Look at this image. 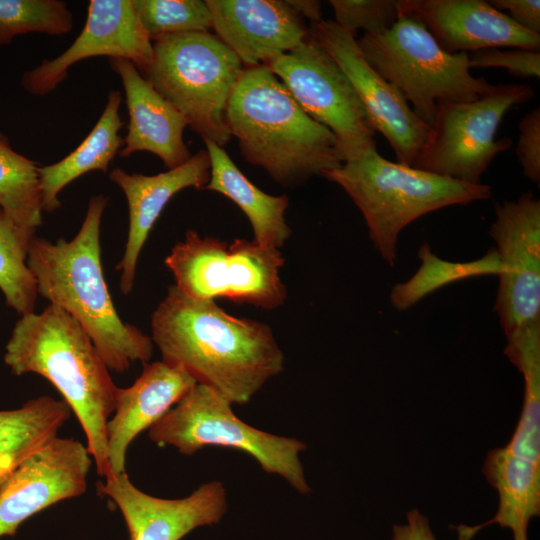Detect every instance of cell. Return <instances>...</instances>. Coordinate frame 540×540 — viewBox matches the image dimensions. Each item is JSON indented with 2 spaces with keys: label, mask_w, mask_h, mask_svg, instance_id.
<instances>
[{
  "label": "cell",
  "mask_w": 540,
  "mask_h": 540,
  "mask_svg": "<svg viewBox=\"0 0 540 540\" xmlns=\"http://www.w3.org/2000/svg\"><path fill=\"white\" fill-rule=\"evenodd\" d=\"M36 233L16 225L0 209V290L7 306L19 315L35 311V279L27 266L28 248Z\"/></svg>",
  "instance_id": "29"
},
{
  "label": "cell",
  "mask_w": 540,
  "mask_h": 540,
  "mask_svg": "<svg viewBox=\"0 0 540 540\" xmlns=\"http://www.w3.org/2000/svg\"><path fill=\"white\" fill-rule=\"evenodd\" d=\"M139 21L151 41L171 34L209 32L212 15L202 0H133Z\"/></svg>",
  "instance_id": "31"
},
{
  "label": "cell",
  "mask_w": 540,
  "mask_h": 540,
  "mask_svg": "<svg viewBox=\"0 0 540 540\" xmlns=\"http://www.w3.org/2000/svg\"><path fill=\"white\" fill-rule=\"evenodd\" d=\"M98 485L122 513L130 540H181L191 531L219 523L228 509L222 482L202 484L180 499H163L138 489L126 472L109 474Z\"/></svg>",
  "instance_id": "16"
},
{
  "label": "cell",
  "mask_w": 540,
  "mask_h": 540,
  "mask_svg": "<svg viewBox=\"0 0 540 540\" xmlns=\"http://www.w3.org/2000/svg\"><path fill=\"white\" fill-rule=\"evenodd\" d=\"M162 361L178 366L232 404H246L284 369V354L265 323L234 317L215 300L192 298L175 285L151 317Z\"/></svg>",
  "instance_id": "1"
},
{
  "label": "cell",
  "mask_w": 540,
  "mask_h": 540,
  "mask_svg": "<svg viewBox=\"0 0 540 540\" xmlns=\"http://www.w3.org/2000/svg\"><path fill=\"white\" fill-rule=\"evenodd\" d=\"M92 457L80 441L55 437L0 483V538L32 515L87 489Z\"/></svg>",
  "instance_id": "14"
},
{
  "label": "cell",
  "mask_w": 540,
  "mask_h": 540,
  "mask_svg": "<svg viewBox=\"0 0 540 540\" xmlns=\"http://www.w3.org/2000/svg\"><path fill=\"white\" fill-rule=\"evenodd\" d=\"M533 89L522 84H499L474 101L438 102L432 132L412 167L468 184L481 177L494 157L512 146L510 138L496 139L506 112L529 101Z\"/></svg>",
  "instance_id": "10"
},
{
  "label": "cell",
  "mask_w": 540,
  "mask_h": 540,
  "mask_svg": "<svg viewBox=\"0 0 540 540\" xmlns=\"http://www.w3.org/2000/svg\"><path fill=\"white\" fill-rule=\"evenodd\" d=\"M164 262L174 285L192 298L222 297L265 310L282 306L287 298L280 278L285 262L280 250L254 240L235 239L227 244L188 230Z\"/></svg>",
  "instance_id": "9"
},
{
  "label": "cell",
  "mask_w": 540,
  "mask_h": 540,
  "mask_svg": "<svg viewBox=\"0 0 540 540\" xmlns=\"http://www.w3.org/2000/svg\"><path fill=\"white\" fill-rule=\"evenodd\" d=\"M290 7L304 20L311 24L322 20L321 2L315 0H287Z\"/></svg>",
  "instance_id": "37"
},
{
  "label": "cell",
  "mask_w": 540,
  "mask_h": 540,
  "mask_svg": "<svg viewBox=\"0 0 540 540\" xmlns=\"http://www.w3.org/2000/svg\"><path fill=\"white\" fill-rule=\"evenodd\" d=\"M392 540H436V538L430 529L428 519L418 509H413L407 513L405 524L393 526Z\"/></svg>",
  "instance_id": "36"
},
{
  "label": "cell",
  "mask_w": 540,
  "mask_h": 540,
  "mask_svg": "<svg viewBox=\"0 0 540 540\" xmlns=\"http://www.w3.org/2000/svg\"><path fill=\"white\" fill-rule=\"evenodd\" d=\"M422 264L411 279L396 284L390 294L395 309L404 311L436 289L473 276L499 273V260L495 249L473 262L456 263L436 257L427 243L419 251Z\"/></svg>",
  "instance_id": "28"
},
{
  "label": "cell",
  "mask_w": 540,
  "mask_h": 540,
  "mask_svg": "<svg viewBox=\"0 0 540 540\" xmlns=\"http://www.w3.org/2000/svg\"><path fill=\"white\" fill-rule=\"evenodd\" d=\"M39 165L17 153L0 131V209L16 225L36 233L42 224Z\"/></svg>",
  "instance_id": "27"
},
{
  "label": "cell",
  "mask_w": 540,
  "mask_h": 540,
  "mask_svg": "<svg viewBox=\"0 0 540 540\" xmlns=\"http://www.w3.org/2000/svg\"><path fill=\"white\" fill-rule=\"evenodd\" d=\"M212 29L244 68L266 65L301 46L310 31L287 0H206Z\"/></svg>",
  "instance_id": "17"
},
{
  "label": "cell",
  "mask_w": 540,
  "mask_h": 540,
  "mask_svg": "<svg viewBox=\"0 0 540 540\" xmlns=\"http://www.w3.org/2000/svg\"><path fill=\"white\" fill-rule=\"evenodd\" d=\"M121 100L120 91H110L100 118L80 145L60 161L39 166L43 212L51 213L60 206L59 193L75 179L94 170L108 172L124 143L119 135Z\"/></svg>",
  "instance_id": "24"
},
{
  "label": "cell",
  "mask_w": 540,
  "mask_h": 540,
  "mask_svg": "<svg viewBox=\"0 0 540 540\" xmlns=\"http://www.w3.org/2000/svg\"><path fill=\"white\" fill-rule=\"evenodd\" d=\"M208 151L200 150L184 164L156 175L127 173L121 168L109 172V179L124 192L129 209V230L123 257L120 289L129 294L134 285L136 266L142 248L169 200L189 187L203 189L210 179Z\"/></svg>",
  "instance_id": "19"
},
{
  "label": "cell",
  "mask_w": 540,
  "mask_h": 540,
  "mask_svg": "<svg viewBox=\"0 0 540 540\" xmlns=\"http://www.w3.org/2000/svg\"><path fill=\"white\" fill-rule=\"evenodd\" d=\"M266 66L300 107L338 139L344 162L375 147V131L350 80L312 37Z\"/></svg>",
  "instance_id": "11"
},
{
  "label": "cell",
  "mask_w": 540,
  "mask_h": 540,
  "mask_svg": "<svg viewBox=\"0 0 540 540\" xmlns=\"http://www.w3.org/2000/svg\"><path fill=\"white\" fill-rule=\"evenodd\" d=\"M483 473L498 493V510L492 519L481 525L456 527L459 540H470L491 524L509 528L513 540H528L529 522L540 514V463L500 447L488 452Z\"/></svg>",
  "instance_id": "22"
},
{
  "label": "cell",
  "mask_w": 540,
  "mask_h": 540,
  "mask_svg": "<svg viewBox=\"0 0 540 540\" xmlns=\"http://www.w3.org/2000/svg\"><path fill=\"white\" fill-rule=\"evenodd\" d=\"M96 56L126 59L144 74L153 57L152 41L144 31L133 0H91L85 25L58 57L26 71L21 85L29 94L44 96L67 77L75 63Z\"/></svg>",
  "instance_id": "15"
},
{
  "label": "cell",
  "mask_w": 540,
  "mask_h": 540,
  "mask_svg": "<svg viewBox=\"0 0 540 540\" xmlns=\"http://www.w3.org/2000/svg\"><path fill=\"white\" fill-rule=\"evenodd\" d=\"M494 208L489 229L499 260L494 311L507 336L540 321V200L527 191Z\"/></svg>",
  "instance_id": "12"
},
{
  "label": "cell",
  "mask_w": 540,
  "mask_h": 540,
  "mask_svg": "<svg viewBox=\"0 0 540 540\" xmlns=\"http://www.w3.org/2000/svg\"><path fill=\"white\" fill-rule=\"evenodd\" d=\"M211 168L203 188L218 192L233 201L248 218L258 244L279 249L291 236L285 219L289 206L286 195L274 196L255 186L235 165L224 148L205 140Z\"/></svg>",
  "instance_id": "23"
},
{
  "label": "cell",
  "mask_w": 540,
  "mask_h": 540,
  "mask_svg": "<svg viewBox=\"0 0 540 540\" xmlns=\"http://www.w3.org/2000/svg\"><path fill=\"white\" fill-rule=\"evenodd\" d=\"M72 26L73 17L64 1L0 0V46L28 33L61 36Z\"/></svg>",
  "instance_id": "30"
},
{
  "label": "cell",
  "mask_w": 540,
  "mask_h": 540,
  "mask_svg": "<svg viewBox=\"0 0 540 540\" xmlns=\"http://www.w3.org/2000/svg\"><path fill=\"white\" fill-rule=\"evenodd\" d=\"M72 411L63 399L33 398L21 407L0 411V471L9 475L57 437Z\"/></svg>",
  "instance_id": "25"
},
{
  "label": "cell",
  "mask_w": 540,
  "mask_h": 540,
  "mask_svg": "<svg viewBox=\"0 0 540 540\" xmlns=\"http://www.w3.org/2000/svg\"><path fill=\"white\" fill-rule=\"evenodd\" d=\"M491 6L499 11H508V15L522 28L540 34V1L539 0H492Z\"/></svg>",
  "instance_id": "35"
},
{
  "label": "cell",
  "mask_w": 540,
  "mask_h": 540,
  "mask_svg": "<svg viewBox=\"0 0 540 540\" xmlns=\"http://www.w3.org/2000/svg\"><path fill=\"white\" fill-rule=\"evenodd\" d=\"M4 362L14 375L38 374L58 390L85 433L97 473L107 476L106 424L118 387L81 325L54 304L20 315L5 346Z\"/></svg>",
  "instance_id": "3"
},
{
  "label": "cell",
  "mask_w": 540,
  "mask_h": 540,
  "mask_svg": "<svg viewBox=\"0 0 540 540\" xmlns=\"http://www.w3.org/2000/svg\"><path fill=\"white\" fill-rule=\"evenodd\" d=\"M152 45V61L142 75L203 141L224 148L231 139L226 107L244 70L240 59L210 32L165 35Z\"/></svg>",
  "instance_id": "6"
},
{
  "label": "cell",
  "mask_w": 540,
  "mask_h": 540,
  "mask_svg": "<svg viewBox=\"0 0 540 540\" xmlns=\"http://www.w3.org/2000/svg\"><path fill=\"white\" fill-rule=\"evenodd\" d=\"M148 436L157 445L173 446L186 456L209 446L241 450L298 493H311L299 456L306 444L248 425L236 416L229 400L206 385L197 383L148 429Z\"/></svg>",
  "instance_id": "8"
},
{
  "label": "cell",
  "mask_w": 540,
  "mask_h": 540,
  "mask_svg": "<svg viewBox=\"0 0 540 540\" xmlns=\"http://www.w3.org/2000/svg\"><path fill=\"white\" fill-rule=\"evenodd\" d=\"M516 156L526 178L540 183V108L527 113L518 125Z\"/></svg>",
  "instance_id": "34"
},
{
  "label": "cell",
  "mask_w": 540,
  "mask_h": 540,
  "mask_svg": "<svg viewBox=\"0 0 540 540\" xmlns=\"http://www.w3.org/2000/svg\"><path fill=\"white\" fill-rule=\"evenodd\" d=\"M366 61L432 126L438 102H469L494 85L470 73L469 54L445 51L418 20L401 15L380 34L357 39Z\"/></svg>",
  "instance_id": "7"
},
{
  "label": "cell",
  "mask_w": 540,
  "mask_h": 540,
  "mask_svg": "<svg viewBox=\"0 0 540 540\" xmlns=\"http://www.w3.org/2000/svg\"><path fill=\"white\" fill-rule=\"evenodd\" d=\"M401 15L422 23L449 53L491 48L540 49V34L483 0H400Z\"/></svg>",
  "instance_id": "18"
},
{
  "label": "cell",
  "mask_w": 540,
  "mask_h": 540,
  "mask_svg": "<svg viewBox=\"0 0 540 540\" xmlns=\"http://www.w3.org/2000/svg\"><path fill=\"white\" fill-rule=\"evenodd\" d=\"M108 198H90L82 225L70 241L35 236L26 263L38 295L71 315L86 331L109 370L124 372L147 363L153 341L121 320L108 290L101 262L100 226Z\"/></svg>",
  "instance_id": "2"
},
{
  "label": "cell",
  "mask_w": 540,
  "mask_h": 540,
  "mask_svg": "<svg viewBox=\"0 0 540 540\" xmlns=\"http://www.w3.org/2000/svg\"><path fill=\"white\" fill-rule=\"evenodd\" d=\"M334 22L357 36L380 34L391 28L401 16L400 0H330Z\"/></svg>",
  "instance_id": "32"
},
{
  "label": "cell",
  "mask_w": 540,
  "mask_h": 540,
  "mask_svg": "<svg viewBox=\"0 0 540 540\" xmlns=\"http://www.w3.org/2000/svg\"><path fill=\"white\" fill-rule=\"evenodd\" d=\"M506 338L504 353L524 378V402L515 432L505 447L540 463V321L524 325Z\"/></svg>",
  "instance_id": "26"
},
{
  "label": "cell",
  "mask_w": 540,
  "mask_h": 540,
  "mask_svg": "<svg viewBox=\"0 0 540 540\" xmlns=\"http://www.w3.org/2000/svg\"><path fill=\"white\" fill-rule=\"evenodd\" d=\"M109 65L121 79L129 114L119 155L129 157L147 151L159 157L168 169L187 162L192 155L183 140L188 126L184 115L155 90L132 62L111 58Z\"/></svg>",
  "instance_id": "21"
},
{
  "label": "cell",
  "mask_w": 540,
  "mask_h": 540,
  "mask_svg": "<svg viewBox=\"0 0 540 540\" xmlns=\"http://www.w3.org/2000/svg\"><path fill=\"white\" fill-rule=\"evenodd\" d=\"M6 477H7V475L5 473H3L2 471H0V483Z\"/></svg>",
  "instance_id": "38"
},
{
  "label": "cell",
  "mask_w": 540,
  "mask_h": 540,
  "mask_svg": "<svg viewBox=\"0 0 540 540\" xmlns=\"http://www.w3.org/2000/svg\"><path fill=\"white\" fill-rule=\"evenodd\" d=\"M196 384L184 369L161 360L145 364L131 386L117 388L114 411L106 424L109 474L126 472V454L132 441L159 421Z\"/></svg>",
  "instance_id": "20"
},
{
  "label": "cell",
  "mask_w": 540,
  "mask_h": 540,
  "mask_svg": "<svg viewBox=\"0 0 540 540\" xmlns=\"http://www.w3.org/2000/svg\"><path fill=\"white\" fill-rule=\"evenodd\" d=\"M309 31L346 74L372 128L389 142L397 163L412 166L428 142L432 127L421 120L399 90L366 61L356 35L334 20L323 19L311 24Z\"/></svg>",
  "instance_id": "13"
},
{
  "label": "cell",
  "mask_w": 540,
  "mask_h": 540,
  "mask_svg": "<svg viewBox=\"0 0 540 540\" xmlns=\"http://www.w3.org/2000/svg\"><path fill=\"white\" fill-rule=\"evenodd\" d=\"M350 196L364 216L375 249L391 266L401 231L438 209L491 197L486 184H468L391 162L375 147L322 174Z\"/></svg>",
  "instance_id": "5"
},
{
  "label": "cell",
  "mask_w": 540,
  "mask_h": 540,
  "mask_svg": "<svg viewBox=\"0 0 540 540\" xmlns=\"http://www.w3.org/2000/svg\"><path fill=\"white\" fill-rule=\"evenodd\" d=\"M470 68H503L520 78L540 76V52L521 48H491L469 55Z\"/></svg>",
  "instance_id": "33"
},
{
  "label": "cell",
  "mask_w": 540,
  "mask_h": 540,
  "mask_svg": "<svg viewBox=\"0 0 540 540\" xmlns=\"http://www.w3.org/2000/svg\"><path fill=\"white\" fill-rule=\"evenodd\" d=\"M225 121L244 159L281 186H300L344 163L336 136L313 120L266 66L244 68Z\"/></svg>",
  "instance_id": "4"
}]
</instances>
